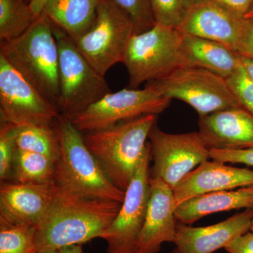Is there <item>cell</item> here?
Wrapping results in <instances>:
<instances>
[{"instance_id":"5b68a950","label":"cell","mask_w":253,"mask_h":253,"mask_svg":"<svg viewBox=\"0 0 253 253\" xmlns=\"http://www.w3.org/2000/svg\"><path fill=\"white\" fill-rule=\"evenodd\" d=\"M123 63L129 73L130 89L167 77L184 67L182 33L156 23L151 29L133 35Z\"/></svg>"},{"instance_id":"83f0119b","label":"cell","mask_w":253,"mask_h":253,"mask_svg":"<svg viewBox=\"0 0 253 253\" xmlns=\"http://www.w3.org/2000/svg\"><path fill=\"white\" fill-rule=\"evenodd\" d=\"M130 17L136 33H144L156 24L150 0H113Z\"/></svg>"},{"instance_id":"d6986e66","label":"cell","mask_w":253,"mask_h":253,"mask_svg":"<svg viewBox=\"0 0 253 253\" xmlns=\"http://www.w3.org/2000/svg\"><path fill=\"white\" fill-rule=\"evenodd\" d=\"M182 49L184 67L204 68L225 79L242 66L236 51L211 40L182 33Z\"/></svg>"},{"instance_id":"f1b7e54d","label":"cell","mask_w":253,"mask_h":253,"mask_svg":"<svg viewBox=\"0 0 253 253\" xmlns=\"http://www.w3.org/2000/svg\"><path fill=\"white\" fill-rule=\"evenodd\" d=\"M226 81L241 107L253 115V81L243 65Z\"/></svg>"},{"instance_id":"603a6c76","label":"cell","mask_w":253,"mask_h":253,"mask_svg":"<svg viewBox=\"0 0 253 253\" xmlns=\"http://www.w3.org/2000/svg\"><path fill=\"white\" fill-rule=\"evenodd\" d=\"M56 161L44 155L16 148L11 181L33 184H54Z\"/></svg>"},{"instance_id":"f546056e","label":"cell","mask_w":253,"mask_h":253,"mask_svg":"<svg viewBox=\"0 0 253 253\" xmlns=\"http://www.w3.org/2000/svg\"><path fill=\"white\" fill-rule=\"evenodd\" d=\"M210 158L224 163H241L253 167V148L240 150L210 149Z\"/></svg>"},{"instance_id":"9a60e30c","label":"cell","mask_w":253,"mask_h":253,"mask_svg":"<svg viewBox=\"0 0 253 253\" xmlns=\"http://www.w3.org/2000/svg\"><path fill=\"white\" fill-rule=\"evenodd\" d=\"M150 196L144 226L134 253H158L164 243H174L176 232L175 201L170 186L150 177Z\"/></svg>"},{"instance_id":"3957f363","label":"cell","mask_w":253,"mask_h":253,"mask_svg":"<svg viewBox=\"0 0 253 253\" xmlns=\"http://www.w3.org/2000/svg\"><path fill=\"white\" fill-rule=\"evenodd\" d=\"M0 54L59 109V48L53 23L44 13L16 39L1 42Z\"/></svg>"},{"instance_id":"277c9868","label":"cell","mask_w":253,"mask_h":253,"mask_svg":"<svg viewBox=\"0 0 253 253\" xmlns=\"http://www.w3.org/2000/svg\"><path fill=\"white\" fill-rule=\"evenodd\" d=\"M156 115H147L102 129L83 133L87 149L118 189L126 192L149 142Z\"/></svg>"},{"instance_id":"8fae6325","label":"cell","mask_w":253,"mask_h":253,"mask_svg":"<svg viewBox=\"0 0 253 253\" xmlns=\"http://www.w3.org/2000/svg\"><path fill=\"white\" fill-rule=\"evenodd\" d=\"M149 143L130 184L121 209L100 239L107 243L106 253H134L144 226L150 196Z\"/></svg>"},{"instance_id":"4316f807","label":"cell","mask_w":253,"mask_h":253,"mask_svg":"<svg viewBox=\"0 0 253 253\" xmlns=\"http://www.w3.org/2000/svg\"><path fill=\"white\" fill-rule=\"evenodd\" d=\"M14 124L1 122L0 126V179L11 181L15 151L16 149Z\"/></svg>"},{"instance_id":"2e32d148","label":"cell","mask_w":253,"mask_h":253,"mask_svg":"<svg viewBox=\"0 0 253 253\" xmlns=\"http://www.w3.org/2000/svg\"><path fill=\"white\" fill-rule=\"evenodd\" d=\"M253 185V170L207 161L189 173L173 189L176 208L201 195Z\"/></svg>"},{"instance_id":"5bb4252c","label":"cell","mask_w":253,"mask_h":253,"mask_svg":"<svg viewBox=\"0 0 253 253\" xmlns=\"http://www.w3.org/2000/svg\"><path fill=\"white\" fill-rule=\"evenodd\" d=\"M57 191L54 184L1 181L0 218L14 225L38 228L49 212Z\"/></svg>"},{"instance_id":"1f68e13d","label":"cell","mask_w":253,"mask_h":253,"mask_svg":"<svg viewBox=\"0 0 253 253\" xmlns=\"http://www.w3.org/2000/svg\"><path fill=\"white\" fill-rule=\"evenodd\" d=\"M228 9L244 17L253 4V0H215Z\"/></svg>"},{"instance_id":"cb8c5ba5","label":"cell","mask_w":253,"mask_h":253,"mask_svg":"<svg viewBox=\"0 0 253 253\" xmlns=\"http://www.w3.org/2000/svg\"><path fill=\"white\" fill-rule=\"evenodd\" d=\"M36 18L25 0H0V41L16 39L31 27Z\"/></svg>"},{"instance_id":"e575fe53","label":"cell","mask_w":253,"mask_h":253,"mask_svg":"<svg viewBox=\"0 0 253 253\" xmlns=\"http://www.w3.org/2000/svg\"><path fill=\"white\" fill-rule=\"evenodd\" d=\"M241 56V55H240ZM241 61L244 69L253 81V60L241 56Z\"/></svg>"},{"instance_id":"7c38bea8","label":"cell","mask_w":253,"mask_h":253,"mask_svg":"<svg viewBox=\"0 0 253 253\" xmlns=\"http://www.w3.org/2000/svg\"><path fill=\"white\" fill-rule=\"evenodd\" d=\"M1 122L15 126L52 124L61 113L0 54Z\"/></svg>"},{"instance_id":"d590c367","label":"cell","mask_w":253,"mask_h":253,"mask_svg":"<svg viewBox=\"0 0 253 253\" xmlns=\"http://www.w3.org/2000/svg\"><path fill=\"white\" fill-rule=\"evenodd\" d=\"M60 253H84L81 245H71L59 249Z\"/></svg>"},{"instance_id":"d4e9b609","label":"cell","mask_w":253,"mask_h":253,"mask_svg":"<svg viewBox=\"0 0 253 253\" xmlns=\"http://www.w3.org/2000/svg\"><path fill=\"white\" fill-rule=\"evenodd\" d=\"M37 228L14 225L0 218V253H36Z\"/></svg>"},{"instance_id":"9c48e42d","label":"cell","mask_w":253,"mask_h":253,"mask_svg":"<svg viewBox=\"0 0 253 253\" xmlns=\"http://www.w3.org/2000/svg\"><path fill=\"white\" fill-rule=\"evenodd\" d=\"M171 102L172 99L150 86L144 89H124L109 93L84 111L66 118L83 134L102 130L147 115L156 116Z\"/></svg>"},{"instance_id":"ab89813d","label":"cell","mask_w":253,"mask_h":253,"mask_svg":"<svg viewBox=\"0 0 253 253\" xmlns=\"http://www.w3.org/2000/svg\"><path fill=\"white\" fill-rule=\"evenodd\" d=\"M172 253H179V252L178 251V250L176 249L174 251H173Z\"/></svg>"},{"instance_id":"d6a6232c","label":"cell","mask_w":253,"mask_h":253,"mask_svg":"<svg viewBox=\"0 0 253 253\" xmlns=\"http://www.w3.org/2000/svg\"><path fill=\"white\" fill-rule=\"evenodd\" d=\"M238 53L253 60V21L248 20L247 27Z\"/></svg>"},{"instance_id":"30bf717a","label":"cell","mask_w":253,"mask_h":253,"mask_svg":"<svg viewBox=\"0 0 253 253\" xmlns=\"http://www.w3.org/2000/svg\"><path fill=\"white\" fill-rule=\"evenodd\" d=\"M149 139L154 165L151 177L160 179L172 190L189 173L210 158V151L199 131L169 134L156 123Z\"/></svg>"},{"instance_id":"484cf974","label":"cell","mask_w":253,"mask_h":253,"mask_svg":"<svg viewBox=\"0 0 253 253\" xmlns=\"http://www.w3.org/2000/svg\"><path fill=\"white\" fill-rule=\"evenodd\" d=\"M155 21L179 30L194 0H150Z\"/></svg>"},{"instance_id":"52a82bcc","label":"cell","mask_w":253,"mask_h":253,"mask_svg":"<svg viewBox=\"0 0 253 253\" xmlns=\"http://www.w3.org/2000/svg\"><path fill=\"white\" fill-rule=\"evenodd\" d=\"M135 29L130 17L113 0H100L93 26L76 42L86 61L101 76L123 62Z\"/></svg>"},{"instance_id":"44dd1931","label":"cell","mask_w":253,"mask_h":253,"mask_svg":"<svg viewBox=\"0 0 253 253\" xmlns=\"http://www.w3.org/2000/svg\"><path fill=\"white\" fill-rule=\"evenodd\" d=\"M100 0H49L43 13L73 41L85 34L94 24Z\"/></svg>"},{"instance_id":"8d00e7d4","label":"cell","mask_w":253,"mask_h":253,"mask_svg":"<svg viewBox=\"0 0 253 253\" xmlns=\"http://www.w3.org/2000/svg\"><path fill=\"white\" fill-rule=\"evenodd\" d=\"M244 18H246V20H249V21H253V4L252 7H251V9L249 10V12L246 14Z\"/></svg>"},{"instance_id":"ffe728a7","label":"cell","mask_w":253,"mask_h":253,"mask_svg":"<svg viewBox=\"0 0 253 253\" xmlns=\"http://www.w3.org/2000/svg\"><path fill=\"white\" fill-rule=\"evenodd\" d=\"M241 208L253 209V185L208 193L187 200L176 208L175 217L181 223L191 224L209 214Z\"/></svg>"},{"instance_id":"836d02e7","label":"cell","mask_w":253,"mask_h":253,"mask_svg":"<svg viewBox=\"0 0 253 253\" xmlns=\"http://www.w3.org/2000/svg\"><path fill=\"white\" fill-rule=\"evenodd\" d=\"M48 1L49 0H31L29 3L30 9L35 17L38 18L41 16Z\"/></svg>"},{"instance_id":"74e56055","label":"cell","mask_w":253,"mask_h":253,"mask_svg":"<svg viewBox=\"0 0 253 253\" xmlns=\"http://www.w3.org/2000/svg\"><path fill=\"white\" fill-rule=\"evenodd\" d=\"M36 253H60L59 250H49V251H39Z\"/></svg>"},{"instance_id":"f35d334b","label":"cell","mask_w":253,"mask_h":253,"mask_svg":"<svg viewBox=\"0 0 253 253\" xmlns=\"http://www.w3.org/2000/svg\"><path fill=\"white\" fill-rule=\"evenodd\" d=\"M251 231H252V232H253V219L252 221V225H251Z\"/></svg>"},{"instance_id":"4dcf8cb0","label":"cell","mask_w":253,"mask_h":253,"mask_svg":"<svg viewBox=\"0 0 253 253\" xmlns=\"http://www.w3.org/2000/svg\"><path fill=\"white\" fill-rule=\"evenodd\" d=\"M224 249L229 253H253V232L249 231L233 240Z\"/></svg>"},{"instance_id":"8992f818","label":"cell","mask_w":253,"mask_h":253,"mask_svg":"<svg viewBox=\"0 0 253 253\" xmlns=\"http://www.w3.org/2000/svg\"><path fill=\"white\" fill-rule=\"evenodd\" d=\"M53 29L59 48V109L61 114L68 117L112 91L105 76L95 71L76 42L54 24Z\"/></svg>"},{"instance_id":"e0dca14e","label":"cell","mask_w":253,"mask_h":253,"mask_svg":"<svg viewBox=\"0 0 253 253\" xmlns=\"http://www.w3.org/2000/svg\"><path fill=\"white\" fill-rule=\"evenodd\" d=\"M199 134L208 149L253 148V115L244 108H230L200 117Z\"/></svg>"},{"instance_id":"ba28073f","label":"cell","mask_w":253,"mask_h":253,"mask_svg":"<svg viewBox=\"0 0 253 253\" xmlns=\"http://www.w3.org/2000/svg\"><path fill=\"white\" fill-rule=\"evenodd\" d=\"M146 86L169 99L184 101L200 117L241 106L226 79L202 68H180Z\"/></svg>"},{"instance_id":"7402d4cb","label":"cell","mask_w":253,"mask_h":253,"mask_svg":"<svg viewBox=\"0 0 253 253\" xmlns=\"http://www.w3.org/2000/svg\"><path fill=\"white\" fill-rule=\"evenodd\" d=\"M15 139L18 149L44 155L56 161L59 157L61 146L56 122L16 126Z\"/></svg>"},{"instance_id":"6da1fadb","label":"cell","mask_w":253,"mask_h":253,"mask_svg":"<svg viewBox=\"0 0 253 253\" xmlns=\"http://www.w3.org/2000/svg\"><path fill=\"white\" fill-rule=\"evenodd\" d=\"M37 228V251L59 250L100 238L114 220L122 203L87 199L61 191Z\"/></svg>"},{"instance_id":"ac0fdd59","label":"cell","mask_w":253,"mask_h":253,"mask_svg":"<svg viewBox=\"0 0 253 253\" xmlns=\"http://www.w3.org/2000/svg\"><path fill=\"white\" fill-rule=\"evenodd\" d=\"M253 219V209H246L213 225L194 227L178 223L174 244L179 253H212L251 231Z\"/></svg>"},{"instance_id":"7a4b0ae2","label":"cell","mask_w":253,"mask_h":253,"mask_svg":"<svg viewBox=\"0 0 253 253\" xmlns=\"http://www.w3.org/2000/svg\"><path fill=\"white\" fill-rule=\"evenodd\" d=\"M60 140L54 184L61 191L87 199L123 203L126 192L111 182L87 149L83 133L62 114L56 121Z\"/></svg>"},{"instance_id":"4fadbf2b","label":"cell","mask_w":253,"mask_h":253,"mask_svg":"<svg viewBox=\"0 0 253 253\" xmlns=\"http://www.w3.org/2000/svg\"><path fill=\"white\" fill-rule=\"evenodd\" d=\"M247 24L248 20L215 0H194L179 31L217 42L238 53Z\"/></svg>"}]
</instances>
